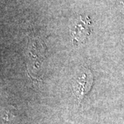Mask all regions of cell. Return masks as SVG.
I'll return each instance as SVG.
<instances>
[{
	"label": "cell",
	"mask_w": 124,
	"mask_h": 124,
	"mask_svg": "<svg viewBox=\"0 0 124 124\" xmlns=\"http://www.w3.org/2000/svg\"><path fill=\"white\" fill-rule=\"evenodd\" d=\"M91 22L88 17H80L70 30L73 40L78 42H84L91 32Z\"/></svg>",
	"instance_id": "6da1fadb"
},
{
	"label": "cell",
	"mask_w": 124,
	"mask_h": 124,
	"mask_svg": "<svg viewBox=\"0 0 124 124\" xmlns=\"http://www.w3.org/2000/svg\"><path fill=\"white\" fill-rule=\"evenodd\" d=\"M93 82L92 73L86 70L84 71L75 81V84H73V91L76 97L79 99V101L81 102L85 94L90 90Z\"/></svg>",
	"instance_id": "7a4b0ae2"
}]
</instances>
